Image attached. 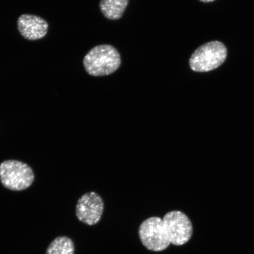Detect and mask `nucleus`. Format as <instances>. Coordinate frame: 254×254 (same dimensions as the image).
Wrapping results in <instances>:
<instances>
[{"label": "nucleus", "mask_w": 254, "mask_h": 254, "mask_svg": "<svg viewBox=\"0 0 254 254\" xmlns=\"http://www.w3.org/2000/svg\"><path fill=\"white\" fill-rule=\"evenodd\" d=\"M122 63L120 53L112 46L95 47L85 56L83 64L85 70L95 77L113 74Z\"/></svg>", "instance_id": "nucleus-1"}, {"label": "nucleus", "mask_w": 254, "mask_h": 254, "mask_svg": "<svg viewBox=\"0 0 254 254\" xmlns=\"http://www.w3.org/2000/svg\"><path fill=\"white\" fill-rule=\"evenodd\" d=\"M226 47L220 41L203 44L193 53L189 61L190 69L199 72H208L217 68L227 59Z\"/></svg>", "instance_id": "nucleus-2"}, {"label": "nucleus", "mask_w": 254, "mask_h": 254, "mask_svg": "<svg viewBox=\"0 0 254 254\" xmlns=\"http://www.w3.org/2000/svg\"><path fill=\"white\" fill-rule=\"evenodd\" d=\"M34 174L27 164L17 160H6L0 164V181L5 188L20 191L32 185Z\"/></svg>", "instance_id": "nucleus-3"}, {"label": "nucleus", "mask_w": 254, "mask_h": 254, "mask_svg": "<svg viewBox=\"0 0 254 254\" xmlns=\"http://www.w3.org/2000/svg\"><path fill=\"white\" fill-rule=\"evenodd\" d=\"M138 233L143 245L149 250L162 252L170 246L163 221L160 218L147 219L139 227Z\"/></svg>", "instance_id": "nucleus-4"}, {"label": "nucleus", "mask_w": 254, "mask_h": 254, "mask_svg": "<svg viewBox=\"0 0 254 254\" xmlns=\"http://www.w3.org/2000/svg\"><path fill=\"white\" fill-rule=\"evenodd\" d=\"M163 223L170 244L182 246L189 242L192 235V225L183 212L173 211L164 216Z\"/></svg>", "instance_id": "nucleus-5"}, {"label": "nucleus", "mask_w": 254, "mask_h": 254, "mask_svg": "<svg viewBox=\"0 0 254 254\" xmlns=\"http://www.w3.org/2000/svg\"><path fill=\"white\" fill-rule=\"evenodd\" d=\"M102 198L94 192L85 193L78 200L75 213L79 221L88 225L100 221L104 211Z\"/></svg>", "instance_id": "nucleus-6"}, {"label": "nucleus", "mask_w": 254, "mask_h": 254, "mask_svg": "<svg viewBox=\"0 0 254 254\" xmlns=\"http://www.w3.org/2000/svg\"><path fill=\"white\" fill-rule=\"evenodd\" d=\"M17 27L25 39L36 41L42 39L46 36L49 24L39 16L25 14L19 17Z\"/></svg>", "instance_id": "nucleus-7"}, {"label": "nucleus", "mask_w": 254, "mask_h": 254, "mask_svg": "<svg viewBox=\"0 0 254 254\" xmlns=\"http://www.w3.org/2000/svg\"><path fill=\"white\" fill-rule=\"evenodd\" d=\"M128 0H101L100 8L101 12L109 20H118L122 17Z\"/></svg>", "instance_id": "nucleus-8"}, {"label": "nucleus", "mask_w": 254, "mask_h": 254, "mask_svg": "<svg viewBox=\"0 0 254 254\" xmlns=\"http://www.w3.org/2000/svg\"><path fill=\"white\" fill-rule=\"evenodd\" d=\"M74 245L66 237H58L50 243L46 254H74Z\"/></svg>", "instance_id": "nucleus-9"}, {"label": "nucleus", "mask_w": 254, "mask_h": 254, "mask_svg": "<svg viewBox=\"0 0 254 254\" xmlns=\"http://www.w3.org/2000/svg\"><path fill=\"white\" fill-rule=\"evenodd\" d=\"M199 1L203 2L208 3L213 2L215 1V0H199Z\"/></svg>", "instance_id": "nucleus-10"}]
</instances>
